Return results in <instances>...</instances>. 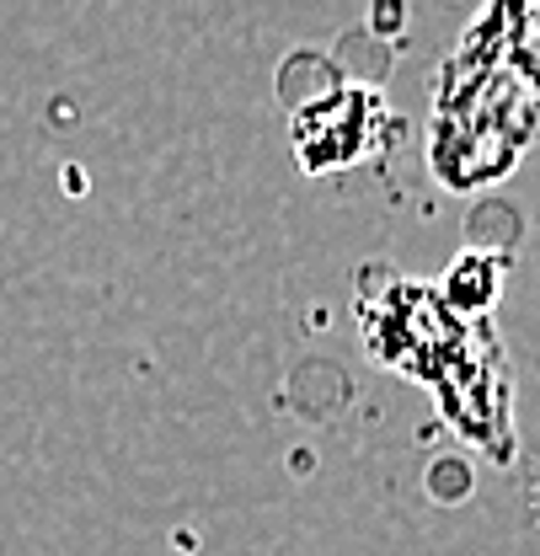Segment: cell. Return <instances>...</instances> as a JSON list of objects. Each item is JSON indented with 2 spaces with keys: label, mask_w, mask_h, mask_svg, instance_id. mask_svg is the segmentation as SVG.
<instances>
[{
  "label": "cell",
  "mask_w": 540,
  "mask_h": 556,
  "mask_svg": "<svg viewBox=\"0 0 540 556\" xmlns=\"http://www.w3.org/2000/svg\"><path fill=\"white\" fill-rule=\"evenodd\" d=\"M466 289H476V311L498 294V268L492 263H481V257H466L461 268H455V278H450V294H455V305L466 300Z\"/></svg>",
  "instance_id": "cell-1"
}]
</instances>
